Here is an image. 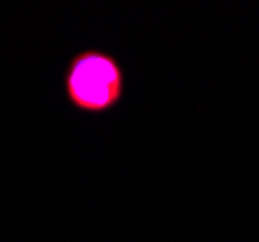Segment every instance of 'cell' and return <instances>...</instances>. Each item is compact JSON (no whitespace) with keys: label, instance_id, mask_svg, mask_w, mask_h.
Listing matches in <instances>:
<instances>
[{"label":"cell","instance_id":"1","mask_svg":"<svg viewBox=\"0 0 259 242\" xmlns=\"http://www.w3.org/2000/svg\"><path fill=\"white\" fill-rule=\"evenodd\" d=\"M70 103L87 112L112 109L124 91L120 64L103 51H83L72 58L64 76Z\"/></svg>","mask_w":259,"mask_h":242}]
</instances>
